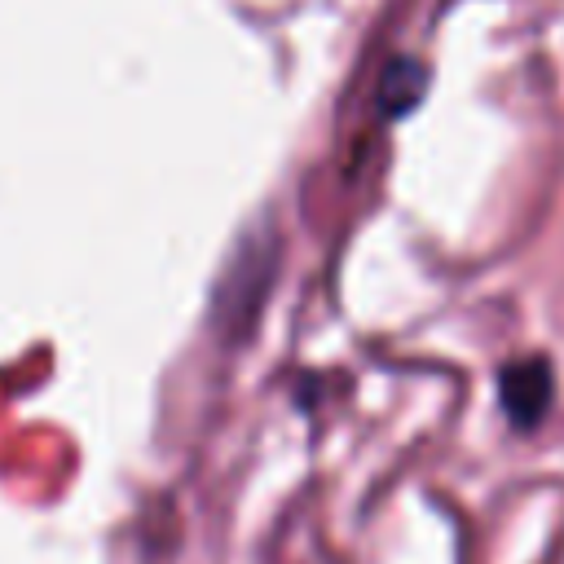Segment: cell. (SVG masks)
Here are the masks:
<instances>
[{
	"label": "cell",
	"instance_id": "obj_1",
	"mask_svg": "<svg viewBox=\"0 0 564 564\" xmlns=\"http://www.w3.org/2000/svg\"><path fill=\"white\" fill-rule=\"evenodd\" d=\"M498 397L516 427H533L551 405V366L542 357H520V361L502 366Z\"/></svg>",
	"mask_w": 564,
	"mask_h": 564
}]
</instances>
